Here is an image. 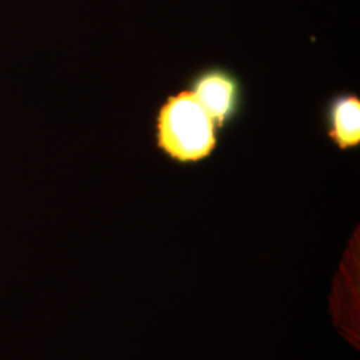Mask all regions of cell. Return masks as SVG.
I'll return each instance as SVG.
<instances>
[{"label":"cell","instance_id":"cell-1","mask_svg":"<svg viewBox=\"0 0 360 360\" xmlns=\"http://www.w3.org/2000/svg\"><path fill=\"white\" fill-rule=\"evenodd\" d=\"M159 146L180 162L206 158L217 146L215 123L193 92L171 96L158 117Z\"/></svg>","mask_w":360,"mask_h":360},{"label":"cell","instance_id":"cell-2","mask_svg":"<svg viewBox=\"0 0 360 360\" xmlns=\"http://www.w3.org/2000/svg\"><path fill=\"white\" fill-rule=\"evenodd\" d=\"M193 94L207 115L219 126L231 115L236 104V86L232 79L220 71H211L199 77Z\"/></svg>","mask_w":360,"mask_h":360},{"label":"cell","instance_id":"cell-3","mask_svg":"<svg viewBox=\"0 0 360 360\" xmlns=\"http://www.w3.org/2000/svg\"><path fill=\"white\" fill-rule=\"evenodd\" d=\"M333 136L342 148L356 146L360 141V102L346 96L335 102L331 111Z\"/></svg>","mask_w":360,"mask_h":360}]
</instances>
